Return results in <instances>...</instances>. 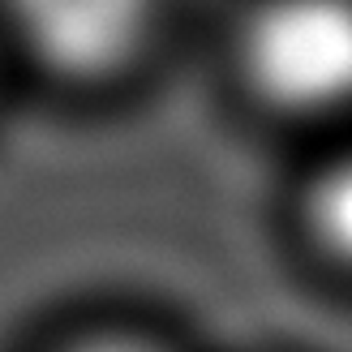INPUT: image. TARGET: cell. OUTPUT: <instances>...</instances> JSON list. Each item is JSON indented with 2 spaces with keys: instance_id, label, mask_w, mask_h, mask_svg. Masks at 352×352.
Returning a JSON list of instances; mask_svg holds the SVG:
<instances>
[{
  "instance_id": "obj_4",
  "label": "cell",
  "mask_w": 352,
  "mask_h": 352,
  "mask_svg": "<svg viewBox=\"0 0 352 352\" xmlns=\"http://www.w3.org/2000/svg\"><path fill=\"white\" fill-rule=\"evenodd\" d=\"M65 352H160V348H151L142 340H129V336H95V340H78Z\"/></svg>"
},
{
  "instance_id": "obj_3",
  "label": "cell",
  "mask_w": 352,
  "mask_h": 352,
  "mask_svg": "<svg viewBox=\"0 0 352 352\" xmlns=\"http://www.w3.org/2000/svg\"><path fill=\"white\" fill-rule=\"evenodd\" d=\"M305 215L314 236L322 241V250H331L340 262L352 267V155L318 172Z\"/></svg>"
},
{
  "instance_id": "obj_2",
  "label": "cell",
  "mask_w": 352,
  "mask_h": 352,
  "mask_svg": "<svg viewBox=\"0 0 352 352\" xmlns=\"http://www.w3.org/2000/svg\"><path fill=\"white\" fill-rule=\"evenodd\" d=\"M34 60L60 82H108L142 56L164 0H0Z\"/></svg>"
},
{
  "instance_id": "obj_1",
  "label": "cell",
  "mask_w": 352,
  "mask_h": 352,
  "mask_svg": "<svg viewBox=\"0 0 352 352\" xmlns=\"http://www.w3.org/2000/svg\"><path fill=\"white\" fill-rule=\"evenodd\" d=\"M241 74L284 112L352 103V0H258L236 34Z\"/></svg>"
}]
</instances>
